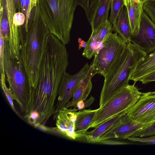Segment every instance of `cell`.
I'll return each instance as SVG.
<instances>
[{
  "label": "cell",
  "instance_id": "obj_5",
  "mask_svg": "<svg viewBox=\"0 0 155 155\" xmlns=\"http://www.w3.org/2000/svg\"><path fill=\"white\" fill-rule=\"evenodd\" d=\"M38 2L50 33L64 45L68 43L77 6L75 0H38Z\"/></svg>",
  "mask_w": 155,
  "mask_h": 155
},
{
  "label": "cell",
  "instance_id": "obj_28",
  "mask_svg": "<svg viewBox=\"0 0 155 155\" xmlns=\"http://www.w3.org/2000/svg\"><path fill=\"white\" fill-rule=\"evenodd\" d=\"M4 39L0 34V78L6 79L4 67Z\"/></svg>",
  "mask_w": 155,
  "mask_h": 155
},
{
  "label": "cell",
  "instance_id": "obj_6",
  "mask_svg": "<svg viewBox=\"0 0 155 155\" xmlns=\"http://www.w3.org/2000/svg\"><path fill=\"white\" fill-rule=\"evenodd\" d=\"M142 93L134 84L124 87L97 109L91 128H95L119 113L129 110L137 102Z\"/></svg>",
  "mask_w": 155,
  "mask_h": 155
},
{
  "label": "cell",
  "instance_id": "obj_14",
  "mask_svg": "<svg viewBox=\"0 0 155 155\" xmlns=\"http://www.w3.org/2000/svg\"><path fill=\"white\" fill-rule=\"evenodd\" d=\"M5 9L9 29V44L12 45H19L21 41V27H16L13 24V18L17 12L14 0H5Z\"/></svg>",
  "mask_w": 155,
  "mask_h": 155
},
{
  "label": "cell",
  "instance_id": "obj_40",
  "mask_svg": "<svg viewBox=\"0 0 155 155\" xmlns=\"http://www.w3.org/2000/svg\"><path fill=\"white\" fill-rule=\"evenodd\" d=\"M153 92L155 93V91H153Z\"/></svg>",
  "mask_w": 155,
  "mask_h": 155
},
{
  "label": "cell",
  "instance_id": "obj_29",
  "mask_svg": "<svg viewBox=\"0 0 155 155\" xmlns=\"http://www.w3.org/2000/svg\"><path fill=\"white\" fill-rule=\"evenodd\" d=\"M127 139L133 142H138L143 144H155V134L143 137L131 136Z\"/></svg>",
  "mask_w": 155,
  "mask_h": 155
},
{
  "label": "cell",
  "instance_id": "obj_2",
  "mask_svg": "<svg viewBox=\"0 0 155 155\" xmlns=\"http://www.w3.org/2000/svg\"><path fill=\"white\" fill-rule=\"evenodd\" d=\"M147 54L131 42L127 43L124 50L115 59L104 77L99 100L103 106L129 81L139 62Z\"/></svg>",
  "mask_w": 155,
  "mask_h": 155
},
{
  "label": "cell",
  "instance_id": "obj_24",
  "mask_svg": "<svg viewBox=\"0 0 155 155\" xmlns=\"http://www.w3.org/2000/svg\"><path fill=\"white\" fill-rule=\"evenodd\" d=\"M0 34L4 40L9 41V29L8 22L5 9V4L2 15L0 16Z\"/></svg>",
  "mask_w": 155,
  "mask_h": 155
},
{
  "label": "cell",
  "instance_id": "obj_17",
  "mask_svg": "<svg viewBox=\"0 0 155 155\" xmlns=\"http://www.w3.org/2000/svg\"><path fill=\"white\" fill-rule=\"evenodd\" d=\"M112 26L113 30L127 43L130 42L132 34L127 8L124 5Z\"/></svg>",
  "mask_w": 155,
  "mask_h": 155
},
{
  "label": "cell",
  "instance_id": "obj_10",
  "mask_svg": "<svg viewBox=\"0 0 155 155\" xmlns=\"http://www.w3.org/2000/svg\"><path fill=\"white\" fill-rule=\"evenodd\" d=\"M152 122L140 123L133 120L126 114L121 117L110 129L101 136L97 143L112 138L127 139L137 131L149 126Z\"/></svg>",
  "mask_w": 155,
  "mask_h": 155
},
{
  "label": "cell",
  "instance_id": "obj_25",
  "mask_svg": "<svg viewBox=\"0 0 155 155\" xmlns=\"http://www.w3.org/2000/svg\"><path fill=\"white\" fill-rule=\"evenodd\" d=\"M143 11L155 24V0H149L144 2Z\"/></svg>",
  "mask_w": 155,
  "mask_h": 155
},
{
  "label": "cell",
  "instance_id": "obj_1",
  "mask_svg": "<svg viewBox=\"0 0 155 155\" xmlns=\"http://www.w3.org/2000/svg\"><path fill=\"white\" fill-rule=\"evenodd\" d=\"M68 64V53L65 45L49 33L39 61L37 82L32 88L29 111L37 112L41 120H47L55 112L54 104Z\"/></svg>",
  "mask_w": 155,
  "mask_h": 155
},
{
  "label": "cell",
  "instance_id": "obj_27",
  "mask_svg": "<svg viewBox=\"0 0 155 155\" xmlns=\"http://www.w3.org/2000/svg\"><path fill=\"white\" fill-rule=\"evenodd\" d=\"M75 1L77 5H80L82 8L90 23L92 11L90 5L91 0H75Z\"/></svg>",
  "mask_w": 155,
  "mask_h": 155
},
{
  "label": "cell",
  "instance_id": "obj_38",
  "mask_svg": "<svg viewBox=\"0 0 155 155\" xmlns=\"http://www.w3.org/2000/svg\"><path fill=\"white\" fill-rule=\"evenodd\" d=\"M139 2L143 3H144V2H146V1H148L149 0H139Z\"/></svg>",
  "mask_w": 155,
  "mask_h": 155
},
{
  "label": "cell",
  "instance_id": "obj_13",
  "mask_svg": "<svg viewBox=\"0 0 155 155\" xmlns=\"http://www.w3.org/2000/svg\"><path fill=\"white\" fill-rule=\"evenodd\" d=\"M96 74L92 65L84 78L81 81L74 91L72 99L64 107L68 108L74 107L77 103L81 100L85 101L90 94L92 87L91 78Z\"/></svg>",
  "mask_w": 155,
  "mask_h": 155
},
{
  "label": "cell",
  "instance_id": "obj_33",
  "mask_svg": "<svg viewBox=\"0 0 155 155\" xmlns=\"http://www.w3.org/2000/svg\"><path fill=\"white\" fill-rule=\"evenodd\" d=\"M142 84H146L151 82L155 81V71L147 75L140 81Z\"/></svg>",
  "mask_w": 155,
  "mask_h": 155
},
{
  "label": "cell",
  "instance_id": "obj_37",
  "mask_svg": "<svg viewBox=\"0 0 155 155\" xmlns=\"http://www.w3.org/2000/svg\"><path fill=\"white\" fill-rule=\"evenodd\" d=\"M132 1L139 2V0H124V5H126L127 3Z\"/></svg>",
  "mask_w": 155,
  "mask_h": 155
},
{
  "label": "cell",
  "instance_id": "obj_7",
  "mask_svg": "<svg viewBox=\"0 0 155 155\" xmlns=\"http://www.w3.org/2000/svg\"><path fill=\"white\" fill-rule=\"evenodd\" d=\"M102 44V47L94 54L92 65L97 74L104 78L118 55L125 48L127 43L116 33H111Z\"/></svg>",
  "mask_w": 155,
  "mask_h": 155
},
{
  "label": "cell",
  "instance_id": "obj_16",
  "mask_svg": "<svg viewBox=\"0 0 155 155\" xmlns=\"http://www.w3.org/2000/svg\"><path fill=\"white\" fill-rule=\"evenodd\" d=\"M112 0H98L92 9L90 22L92 31L97 29L108 20V15Z\"/></svg>",
  "mask_w": 155,
  "mask_h": 155
},
{
  "label": "cell",
  "instance_id": "obj_12",
  "mask_svg": "<svg viewBox=\"0 0 155 155\" xmlns=\"http://www.w3.org/2000/svg\"><path fill=\"white\" fill-rule=\"evenodd\" d=\"M77 110L76 108L68 109L64 107L61 110L53 114V119L56 120V131L73 140L78 138L74 132L76 112Z\"/></svg>",
  "mask_w": 155,
  "mask_h": 155
},
{
  "label": "cell",
  "instance_id": "obj_23",
  "mask_svg": "<svg viewBox=\"0 0 155 155\" xmlns=\"http://www.w3.org/2000/svg\"><path fill=\"white\" fill-rule=\"evenodd\" d=\"M124 6V0H112L110 14L108 20L112 25L115 22L120 12Z\"/></svg>",
  "mask_w": 155,
  "mask_h": 155
},
{
  "label": "cell",
  "instance_id": "obj_22",
  "mask_svg": "<svg viewBox=\"0 0 155 155\" xmlns=\"http://www.w3.org/2000/svg\"><path fill=\"white\" fill-rule=\"evenodd\" d=\"M100 44L91 35L89 39L86 42L82 55L87 59L91 58L99 47Z\"/></svg>",
  "mask_w": 155,
  "mask_h": 155
},
{
  "label": "cell",
  "instance_id": "obj_36",
  "mask_svg": "<svg viewBox=\"0 0 155 155\" xmlns=\"http://www.w3.org/2000/svg\"><path fill=\"white\" fill-rule=\"evenodd\" d=\"M84 101L81 100L78 101L76 105L74 107V109L77 108L78 110H81L84 109Z\"/></svg>",
  "mask_w": 155,
  "mask_h": 155
},
{
  "label": "cell",
  "instance_id": "obj_19",
  "mask_svg": "<svg viewBox=\"0 0 155 155\" xmlns=\"http://www.w3.org/2000/svg\"><path fill=\"white\" fill-rule=\"evenodd\" d=\"M129 110L119 113L113 117L90 131H87L84 134L89 143H97L99 138L110 129L122 116L126 114Z\"/></svg>",
  "mask_w": 155,
  "mask_h": 155
},
{
  "label": "cell",
  "instance_id": "obj_18",
  "mask_svg": "<svg viewBox=\"0 0 155 155\" xmlns=\"http://www.w3.org/2000/svg\"><path fill=\"white\" fill-rule=\"evenodd\" d=\"M155 71V50L147 54L138 64L130 80L134 84L143 77Z\"/></svg>",
  "mask_w": 155,
  "mask_h": 155
},
{
  "label": "cell",
  "instance_id": "obj_21",
  "mask_svg": "<svg viewBox=\"0 0 155 155\" xmlns=\"http://www.w3.org/2000/svg\"><path fill=\"white\" fill-rule=\"evenodd\" d=\"M112 25L108 20L104 21L97 29L92 31V35L99 44H102L106 37L113 31Z\"/></svg>",
  "mask_w": 155,
  "mask_h": 155
},
{
  "label": "cell",
  "instance_id": "obj_4",
  "mask_svg": "<svg viewBox=\"0 0 155 155\" xmlns=\"http://www.w3.org/2000/svg\"><path fill=\"white\" fill-rule=\"evenodd\" d=\"M4 67L8 87L7 89L12 100L17 103L21 112L28 114L31 100L32 87L21 57L12 56L8 41L4 40Z\"/></svg>",
  "mask_w": 155,
  "mask_h": 155
},
{
  "label": "cell",
  "instance_id": "obj_26",
  "mask_svg": "<svg viewBox=\"0 0 155 155\" xmlns=\"http://www.w3.org/2000/svg\"><path fill=\"white\" fill-rule=\"evenodd\" d=\"M155 134V121L149 126L135 132L132 136L135 137H143Z\"/></svg>",
  "mask_w": 155,
  "mask_h": 155
},
{
  "label": "cell",
  "instance_id": "obj_8",
  "mask_svg": "<svg viewBox=\"0 0 155 155\" xmlns=\"http://www.w3.org/2000/svg\"><path fill=\"white\" fill-rule=\"evenodd\" d=\"M90 66L87 63L77 73L71 75L65 72L59 85L55 114L61 110L72 97L76 88L87 74Z\"/></svg>",
  "mask_w": 155,
  "mask_h": 155
},
{
  "label": "cell",
  "instance_id": "obj_31",
  "mask_svg": "<svg viewBox=\"0 0 155 155\" xmlns=\"http://www.w3.org/2000/svg\"><path fill=\"white\" fill-rule=\"evenodd\" d=\"M25 15L22 12H16L13 18V24L16 27H22L25 21Z\"/></svg>",
  "mask_w": 155,
  "mask_h": 155
},
{
  "label": "cell",
  "instance_id": "obj_35",
  "mask_svg": "<svg viewBox=\"0 0 155 155\" xmlns=\"http://www.w3.org/2000/svg\"><path fill=\"white\" fill-rule=\"evenodd\" d=\"M94 97L91 96L87 100L85 101H84V109L87 107H89L94 102Z\"/></svg>",
  "mask_w": 155,
  "mask_h": 155
},
{
  "label": "cell",
  "instance_id": "obj_3",
  "mask_svg": "<svg viewBox=\"0 0 155 155\" xmlns=\"http://www.w3.org/2000/svg\"><path fill=\"white\" fill-rule=\"evenodd\" d=\"M49 33L37 2L21 46V57L32 88L37 82L39 61Z\"/></svg>",
  "mask_w": 155,
  "mask_h": 155
},
{
  "label": "cell",
  "instance_id": "obj_39",
  "mask_svg": "<svg viewBox=\"0 0 155 155\" xmlns=\"http://www.w3.org/2000/svg\"><path fill=\"white\" fill-rule=\"evenodd\" d=\"M24 33H25V31H24ZM23 38H24V37H23ZM23 38L22 40L23 39ZM20 52H21V49H20ZM12 55V56H13V57H16V58H19L20 57V56H21V54H20V56L19 57H15L14 56H12V55Z\"/></svg>",
  "mask_w": 155,
  "mask_h": 155
},
{
  "label": "cell",
  "instance_id": "obj_20",
  "mask_svg": "<svg viewBox=\"0 0 155 155\" xmlns=\"http://www.w3.org/2000/svg\"><path fill=\"white\" fill-rule=\"evenodd\" d=\"M143 3L132 1L125 6L126 7L131 28L132 35L138 33L143 11Z\"/></svg>",
  "mask_w": 155,
  "mask_h": 155
},
{
  "label": "cell",
  "instance_id": "obj_9",
  "mask_svg": "<svg viewBox=\"0 0 155 155\" xmlns=\"http://www.w3.org/2000/svg\"><path fill=\"white\" fill-rule=\"evenodd\" d=\"M127 114L134 120L142 123L155 121V93H142L137 102Z\"/></svg>",
  "mask_w": 155,
  "mask_h": 155
},
{
  "label": "cell",
  "instance_id": "obj_32",
  "mask_svg": "<svg viewBox=\"0 0 155 155\" xmlns=\"http://www.w3.org/2000/svg\"><path fill=\"white\" fill-rule=\"evenodd\" d=\"M38 0H29V3L25 14L26 19L24 25L25 31H26L28 28V24L31 13L32 9L35 7L37 3Z\"/></svg>",
  "mask_w": 155,
  "mask_h": 155
},
{
  "label": "cell",
  "instance_id": "obj_30",
  "mask_svg": "<svg viewBox=\"0 0 155 155\" xmlns=\"http://www.w3.org/2000/svg\"><path fill=\"white\" fill-rule=\"evenodd\" d=\"M1 87L3 90L8 102L9 103L13 111L17 114L23 120V117L21 116L20 114L16 110L13 104V100L12 99L10 94L8 92L7 87V86L6 84V81L1 80Z\"/></svg>",
  "mask_w": 155,
  "mask_h": 155
},
{
  "label": "cell",
  "instance_id": "obj_34",
  "mask_svg": "<svg viewBox=\"0 0 155 155\" xmlns=\"http://www.w3.org/2000/svg\"><path fill=\"white\" fill-rule=\"evenodd\" d=\"M99 142L104 144L110 145H126L132 144L129 143L110 140H109L108 139L101 141Z\"/></svg>",
  "mask_w": 155,
  "mask_h": 155
},
{
  "label": "cell",
  "instance_id": "obj_15",
  "mask_svg": "<svg viewBox=\"0 0 155 155\" xmlns=\"http://www.w3.org/2000/svg\"><path fill=\"white\" fill-rule=\"evenodd\" d=\"M97 109L79 110L76 112V118L74 125V132L78 138L84 137L92 125Z\"/></svg>",
  "mask_w": 155,
  "mask_h": 155
},
{
  "label": "cell",
  "instance_id": "obj_11",
  "mask_svg": "<svg viewBox=\"0 0 155 155\" xmlns=\"http://www.w3.org/2000/svg\"><path fill=\"white\" fill-rule=\"evenodd\" d=\"M130 41L147 54L155 50V24L143 11L138 33Z\"/></svg>",
  "mask_w": 155,
  "mask_h": 155
}]
</instances>
